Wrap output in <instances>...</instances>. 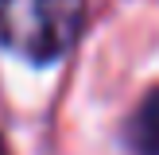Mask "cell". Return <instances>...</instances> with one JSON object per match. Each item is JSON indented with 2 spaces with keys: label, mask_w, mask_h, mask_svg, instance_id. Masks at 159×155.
<instances>
[{
  "label": "cell",
  "mask_w": 159,
  "mask_h": 155,
  "mask_svg": "<svg viewBox=\"0 0 159 155\" xmlns=\"http://www.w3.org/2000/svg\"><path fill=\"white\" fill-rule=\"evenodd\" d=\"M85 0H0V43L27 62H54L74 46Z\"/></svg>",
  "instance_id": "6da1fadb"
},
{
  "label": "cell",
  "mask_w": 159,
  "mask_h": 155,
  "mask_svg": "<svg viewBox=\"0 0 159 155\" xmlns=\"http://www.w3.org/2000/svg\"><path fill=\"white\" fill-rule=\"evenodd\" d=\"M128 140L140 155H159V89L140 101L136 116L128 124Z\"/></svg>",
  "instance_id": "7a4b0ae2"
},
{
  "label": "cell",
  "mask_w": 159,
  "mask_h": 155,
  "mask_svg": "<svg viewBox=\"0 0 159 155\" xmlns=\"http://www.w3.org/2000/svg\"><path fill=\"white\" fill-rule=\"evenodd\" d=\"M0 155H4V147H0Z\"/></svg>",
  "instance_id": "3957f363"
}]
</instances>
